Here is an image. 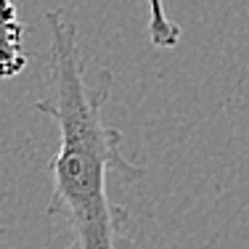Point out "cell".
I'll use <instances>...</instances> for the list:
<instances>
[{
    "instance_id": "7a4b0ae2",
    "label": "cell",
    "mask_w": 249,
    "mask_h": 249,
    "mask_svg": "<svg viewBox=\"0 0 249 249\" xmlns=\"http://www.w3.org/2000/svg\"><path fill=\"white\" fill-rule=\"evenodd\" d=\"M29 53L24 48V24L14 0H0V80H14L27 67Z\"/></svg>"
},
{
    "instance_id": "6da1fadb",
    "label": "cell",
    "mask_w": 249,
    "mask_h": 249,
    "mask_svg": "<svg viewBox=\"0 0 249 249\" xmlns=\"http://www.w3.org/2000/svg\"><path fill=\"white\" fill-rule=\"evenodd\" d=\"M48 24V90L37 101L58 127V149L51 162L48 215L67 225V249H133L130 215L111 199L114 175L135 180L143 167L122 151V133L104 120L114 77L106 67L88 72L80 53L77 24L67 11L45 14Z\"/></svg>"
},
{
    "instance_id": "3957f363",
    "label": "cell",
    "mask_w": 249,
    "mask_h": 249,
    "mask_svg": "<svg viewBox=\"0 0 249 249\" xmlns=\"http://www.w3.org/2000/svg\"><path fill=\"white\" fill-rule=\"evenodd\" d=\"M149 40L154 48H175L180 43V27L167 16L164 0H149Z\"/></svg>"
}]
</instances>
